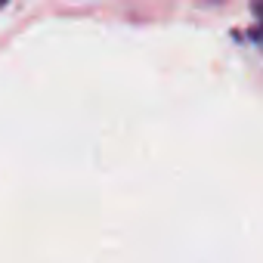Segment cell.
I'll return each instance as SVG.
<instances>
[{
	"mask_svg": "<svg viewBox=\"0 0 263 263\" xmlns=\"http://www.w3.org/2000/svg\"><path fill=\"white\" fill-rule=\"evenodd\" d=\"M254 16L260 19V28H263V4H257V7H254Z\"/></svg>",
	"mask_w": 263,
	"mask_h": 263,
	"instance_id": "1",
	"label": "cell"
}]
</instances>
